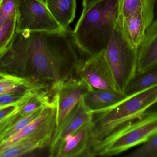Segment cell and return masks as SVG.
Instances as JSON below:
<instances>
[{
	"label": "cell",
	"mask_w": 157,
	"mask_h": 157,
	"mask_svg": "<svg viewBox=\"0 0 157 157\" xmlns=\"http://www.w3.org/2000/svg\"><path fill=\"white\" fill-rule=\"evenodd\" d=\"M76 74L91 89L118 90L103 53L83 60L77 67Z\"/></svg>",
	"instance_id": "obj_7"
},
{
	"label": "cell",
	"mask_w": 157,
	"mask_h": 157,
	"mask_svg": "<svg viewBox=\"0 0 157 157\" xmlns=\"http://www.w3.org/2000/svg\"><path fill=\"white\" fill-rule=\"evenodd\" d=\"M56 116L35 133L1 151L0 157H19L45 147L49 149L56 131Z\"/></svg>",
	"instance_id": "obj_9"
},
{
	"label": "cell",
	"mask_w": 157,
	"mask_h": 157,
	"mask_svg": "<svg viewBox=\"0 0 157 157\" xmlns=\"http://www.w3.org/2000/svg\"><path fill=\"white\" fill-rule=\"evenodd\" d=\"M151 157H157V151L155 152V153L151 155Z\"/></svg>",
	"instance_id": "obj_28"
},
{
	"label": "cell",
	"mask_w": 157,
	"mask_h": 157,
	"mask_svg": "<svg viewBox=\"0 0 157 157\" xmlns=\"http://www.w3.org/2000/svg\"><path fill=\"white\" fill-rule=\"evenodd\" d=\"M122 30L129 43L136 49L142 44L148 25L140 11L119 19Z\"/></svg>",
	"instance_id": "obj_12"
},
{
	"label": "cell",
	"mask_w": 157,
	"mask_h": 157,
	"mask_svg": "<svg viewBox=\"0 0 157 157\" xmlns=\"http://www.w3.org/2000/svg\"><path fill=\"white\" fill-rule=\"evenodd\" d=\"M92 112L84 104L83 99L73 109L59 127L55 131L48 149V156L54 157L57 147L68 135L77 131L92 120Z\"/></svg>",
	"instance_id": "obj_10"
},
{
	"label": "cell",
	"mask_w": 157,
	"mask_h": 157,
	"mask_svg": "<svg viewBox=\"0 0 157 157\" xmlns=\"http://www.w3.org/2000/svg\"><path fill=\"white\" fill-rule=\"evenodd\" d=\"M16 13V0H4L0 7V27Z\"/></svg>",
	"instance_id": "obj_21"
},
{
	"label": "cell",
	"mask_w": 157,
	"mask_h": 157,
	"mask_svg": "<svg viewBox=\"0 0 157 157\" xmlns=\"http://www.w3.org/2000/svg\"><path fill=\"white\" fill-rule=\"evenodd\" d=\"M157 103V98H156V103H155V104L156 103Z\"/></svg>",
	"instance_id": "obj_31"
},
{
	"label": "cell",
	"mask_w": 157,
	"mask_h": 157,
	"mask_svg": "<svg viewBox=\"0 0 157 157\" xmlns=\"http://www.w3.org/2000/svg\"><path fill=\"white\" fill-rule=\"evenodd\" d=\"M157 132V113L145 112L141 118L116 129L93 143L90 157L118 155L143 144Z\"/></svg>",
	"instance_id": "obj_3"
},
{
	"label": "cell",
	"mask_w": 157,
	"mask_h": 157,
	"mask_svg": "<svg viewBox=\"0 0 157 157\" xmlns=\"http://www.w3.org/2000/svg\"><path fill=\"white\" fill-rule=\"evenodd\" d=\"M56 115V105L55 100L43 108L39 116L20 131L0 144V152L13 145L22 139L31 135L38 131Z\"/></svg>",
	"instance_id": "obj_13"
},
{
	"label": "cell",
	"mask_w": 157,
	"mask_h": 157,
	"mask_svg": "<svg viewBox=\"0 0 157 157\" xmlns=\"http://www.w3.org/2000/svg\"><path fill=\"white\" fill-rule=\"evenodd\" d=\"M16 111L0 121V136L4 133L20 118Z\"/></svg>",
	"instance_id": "obj_23"
},
{
	"label": "cell",
	"mask_w": 157,
	"mask_h": 157,
	"mask_svg": "<svg viewBox=\"0 0 157 157\" xmlns=\"http://www.w3.org/2000/svg\"><path fill=\"white\" fill-rule=\"evenodd\" d=\"M138 51L124 37L119 20L109 42L103 52L119 91L125 93L127 87L137 73Z\"/></svg>",
	"instance_id": "obj_4"
},
{
	"label": "cell",
	"mask_w": 157,
	"mask_h": 157,
	"mask_svg": "<svg viewBox=\"0 0 157 157\" xmlns=\"http://www.w3.org/2000/svg\"><path fill=\"white\" fill-rule=\"evenodd\" d=\"M4 0H0V5L2 4Z\"/></svg>",
	"instance_id": "obj_30"
},
{
	"label": "cell",
	"mask_w": 157,
	"mask_h": 157,
	"mask_svg": "<svg viewBox=\"0 0 157 157\" xmlns=\"http://www.w3.org/2000/svg\"><path fill=\"white\" fill-rule=\"evenodd\" d=\"M25 101L19 104H10L0 108V121L16 111L18 107Z\"/></svg>",
	"instance_id": "obj_24"
},
{
	"label": "cell",
	"mask_w": 157,
	"mask_h": 157,
	"mask_svg": "<svg viewBox=\"0 0 157 157\" xmlns=\"http://www.w3.org/2000/svg\"><path fill=\"white\" fill-rule=\"evenodd\" d=\"M34 91V90H31L25 94H7L0 95V108L10 104L22 103Z\"/></svg>",
	"instance_id": "obj_22"
},
{
	"label": "cell",
	"mask_w": 157,
	"mask_h": 157,
	"mask_svg": "<svg viewBox=\"0 0 157 157\" xmlns=\"http://www.w3.org/2000/svg\"><path fill=\"white\" fill-rule=\"evenodd\" d=\"M120 0H100L83 9L73 35L84 53L93 56L107 48L119 20Z\"/></svg>",
	"instance_id": "obj_1"
},
{
	"label": "cell",
	"mask_w": 157,
	"mask_h": 157,
	"mask_svg": "<svg viewBox=\"0 0 157 157\" xmlns=\"http://www.w3.org/2000/svg\"><path fill=\"white\" fill-rule=\"evenodd\" d=\"M39 1H41V2H43L44 3L46 4V1H45V0H39Z\"/></svg>",
	"instance_id": "obj_29"
},
{
	"label": "cell",
	"mask_w": 157,
	"mask_h": 157,
	"mask_svg": "<svg viewBox=\"0 0 157 157\" xmlns=\"http://www.w3.org/2000/svg\"><path fill=\"white\" fill-rule=\"evenodd\" d=\"M94 131L91 120L74 133L65 137L57 147L54 157H90L94 142Z\"/></svg>",
	"instance_id": "obj_8"
},
{
	"label": "cell",
	"mask_w": 157,
	"mask_h": 157,
	"mask_svg": "<svg viewBox=\"0 0 157 157\" xmlns=\"http://www.w3.org/2000/svg\"><path fill=\"white\" fill-rule=\"evenodd\" d=\"M35 88L28 81L0 73V95L7 94H25Z\"/></svg>",
	"instance_id": "obj_17"
},
{
	"label": "cell",
	"mask_w": 157,
	"mask_h": 157,
	"mask_svg": "<svg viewBox=\"0 0 157 157\" xmlns=\"http://www.w3.org/2000/svg\"><path fill=\"white\" fill-rule=\"evenodd\" d=\"M157 151V132L138 149L128 155L129 157H151Z\"/></svg>",
	"instance_id": "obj_20"
},
{
	"label": "cell",
	"mask_w": 157,
	"mask_h": 157,
	"mask_svg": "<svg viewBox=\"0 0 157 157\" xmlns=\"http://www.w3.org/2000/svg\"><path fill=\"white\" fill-rule=\"evenodd\" d=\"M157 66V18L146 30L144 38L138 49L137 73Z\"/></svg>",
	"instance_id": "obj_11"
},
{
	"label": "cell",
	"mask_w": 157,
	"mask_h": 157,
	"mask_svg": "<svg viewBox=\"0 0 157 157\" xmlns=\"http://www.w3.org/2000/svg\"><path fill=\"white\" fill-rule=\"evenodd\" d=\"M2 4L0 5V7H1V6H2Z\"/></svg>",
	"instance_id": "obj_32"
},
{
	"label": "cell",
	"mask_w": 157,
	"mask_h": 157,
	"mask_svg": "<svg viewBox=\"0 0 157 157\" xmlns=\"http://www.w3.org/2000/svg\"><path fill=\"white\" fill-rule=\"evenodd\" d=\"M17 11L0 27V54L8 47L17 32Z\"/></svg>",
	"instance_id": "obj_19"
},
{
	"label": "cell",
	"mask_w": 157,
	"mask_h": 157,
	"mask_svg": "<svg viewBox=\"0 0 157 157\" xmlns=\"http://www.w3.org/2000/svg\"><path fill=\"white\" fill-rule=\"evenodd\" d=\"M157 84V66L136 73L125 91L127 96L138 93Z\"/></svg>",
	"instance_id": "obj_18"
},
{
	"label": "cell",
	"mask_w": 157,
	"mask_h": 157,
	"mask_svg": "<svg viewBox=\"0 0 157 157\" xmlns=\"http://www.w3.org/2000/svg\"><path fill=\"white\" fill-rule=\"evenodd\" d=\"M146 112L157 113V103L153 105L151 108H149Z\"/></svg>",
	"instance_id": "obj_26"
},
{
	"label": "cell",
	"mask_w": 157,
	"mask_h": 157,
	"mask_svg": "<svg viewBox=\"0 0 157 157\" xmlns=\"http://www.w3.org/2000/svg\"><path fill=\"white\" fill-rule=\"evenodd\" d=\"M142 12L148 26L155 19V0H120V18Z\"/></svg>",
	"instance_id": "obj_16"
},
{
	"label": "cell",
	"mask_w": 157,
	"mask_h": 157,
	"mask_svg": "<svg viewBox=\"0 0 157 157\" xmlns=\"http://www.w3.org/2000/svg\"><path fill=\"white\" fill-rule=\"evenodd\" d=\"M54 19L63 29L69 27L75 17L76 0H45Z\"/></svg>",
	"instance_id": "obj_15"
},
{
	"label": "cell",
	"mask_w": 157,
	"mask_h": 157,
	"mask_svg": "<svg viewBox=\"0 0 157 157\" xmlns=\"http://www.w3.org/2000/svg\"><path fill=\"white\" fill-rule=\"evenodd\" d=\"M99 1L100 0H83L82 4H83V9H86L87 7H89L91 5Z\"/></svg>",
	"instance_id": "obj_25"
},
{
	"label": "cell",
	"mask_w": 157,
	"mask_h": 157,
	"mask_svg": "<svg viewBox=\"0 0 157 157\" xmlns=\"http://www.w3.org/2000/svg\"><path fill=\"white\" fill-rule=\"evenodd\" d=\"M155 15L157 17V0H155Z\"/></svg>",
	"instance_id": "obj_27"
},
{
	"label": "cell",
	"mask_w": 157,
	"mask_h": 157,
	"mask_svg": "<svg viewBox=\"0 0 157 157\" xmlns=\"http://www.w3.org/2000/svg\"><path fill=\"white\" fill-rule=\"evenodd\" d=\"M16 5L17 31H57L63 29L43 2L39 0H16Z\"/></svg>",
	"instance_id": "obj_5"
},
{
	"label": "cell",
	"mask_w": 157,
	"mask_h": 157,
	"mask_svg": "<svg viewBox=\"0 0 157 157\" xmlns=\"http://www.w3.org/2000/svg\"><path fill=\"white\" fill-rule=\"evenodd\" d=\"M91 89L86 83L76 77L63 81L54 88L52 92L56 105V130Z\"/></svg>",
	"instance_id": "obj_6"
},
{
	"label": "cell",
	"mask_w": 157,
	"mask_h": 157,
	"mask_svg": "<svg viewBox=\"0 0 157 157\" xmlns=\"http://www.w3.org/2000/svg\"><path fill=\"white\" fill-rule=\"evenodd\" d=\"M127 95L114 89H92L83 99L84 104L91 111L110 107L124 99Z\"/></svg>",
	"instance_id": "obj_14"
},
{
	"label": "cell",
	"mask_w": 157,
	"mask_h": 157,
	"mask_svg": "<svg viewBox=\"0 0 157 157\" xmlns=\"http://www.w3.org/2000/svg\"><path fill=\"white\" fill-rule=\"evenodd\" d=\"M157 97V84L127 96L110 107L92 111L94 142L107 136L122 125L141 118L155 104Z\"/></svg>",
	"instance_id": "obj_2"
}]
</instances>
